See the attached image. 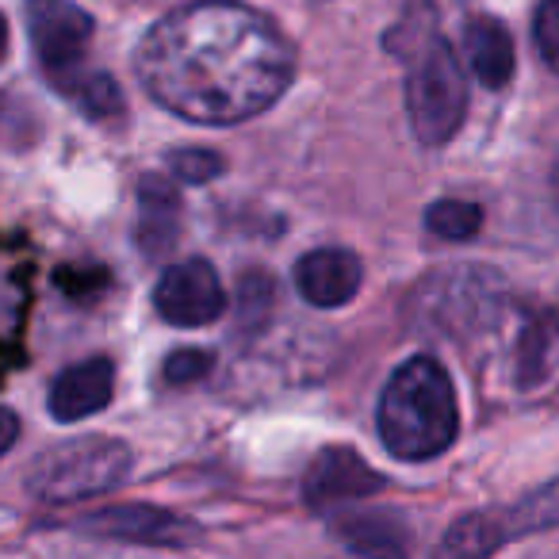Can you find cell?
<instances>
[{
    "mask_svg": "<svg viewBox=\"0 0 559 559\" xmlns=\"http://www.w3.org/2000/svg\"><path fill=\"white\" fill-rule=\"evenodd\" d=\"M139 81L188 123H246L296 78V47L280 24L241 0H192L142 35Z\"/></svg>",
    "mask_w": 559,
    "mask_h": 559,
    "instance_id": "obj_1",
    "label": "cell"
},
{
    "mask_svg": "<svg viewBox=\"0 0 559 559\" xmlns=\"http://www.w3.org/2000/svg\"><path fill=\"white\" fill-rule=\"evenodd\" d=\"M111 391H116V368H111L108 357H93L58 376L47 406L58 421H81L88 414L104 411L111 403Z\"/></svg>",
    "mask_w": 559,
    "mask_h": 559,
    "instance_id": "obj_12",
    "label": "cell"
},
{
    "mask_svg": "<svg viewBox=\"0 0 559 559\" xmlns=\"http://www.w3.org/2000/svg\"><path fill=\"white\" fill-rule=\"evenodd\" d=\"M406 116L421 146H444L464 127L467 81L456 50L437 32L414 39L411 73H406Z\"/></svg>",
    "mask_w": 559,
    "mask_h": 559,
    "instance_id": "obj_4",
    "label": "cell"
},
{
    "mask_svg": "<svg viewBox=\"0 0 559 559\" xmlns=\"http://www.w3.org/2000/svg\"><path fill=\"white\" fill-rule=\"evenodd\" d=\"M81 533L88 536H108V540L127 544H150V548H180V544L195 540V528L180 521L177 513L162 510V506L146 502H119L93 510L78 521Z\"/></svg>",
    "mask_w": 559,
    "mask_h": 559,
    "instance_id": "obj_8",
    "label": "cell"
},
{
    "mask_svg": "<svg viewBox=\"0 0 559 559\" xmlns=\"http://www.w3.org/2000/svg\"><path fill=\"white\" fill-rule=\"evenodd\" d=\"M383 490V475L368 467L365 456L353 449H326L314 456L311 472L304 479V498L311 506H337V502H357Z\"/></svg>",
    "mask_w": 559,
    "mask_h": 559,
    "instance_id": "obj_10",
    "label": "cell"
},
{
    "mask_svg": "<svg viewBox=\"0 0 559 559\" xmlns=\"http://www.w3.org/2000/svg\"><path fill=\"white\" fill-rule=\"evenodd\" d=\"M16 437H20V418L9 411V406H0V456L16 444Z\"/></svg>",
    "mask_w": 559,
    "mask_h": 559,
    "instance_id": "obj_23",
    "label": "cell"
},
{
    "mask_svg": "<svg viewBox=\"0 0 559 559\" xmlns=\"http://www.w3.org/2000/svg\"><path fill=\"white\" fill-rule=\"evenodd\" d=\"M139 249L146 257H162L180 238V192L165 177H142L139 185Z\"/></svg>",
    "mask_w": 559,
    "mask_h": 559,
    "instance_id": "obj_13",
    "label": "cell"
},
{
    "mask_svg": "<svg viewBox=\"0 0 559 559\" xmlns=\"http://www.w3.org/2000/svg\"><path fill=\"white\" fill-rule=\"evenodd\" d=\"M441 288L437 292L433 319L444 330H479L498 311V296H502V280L487 269H452L433 276Z\"/></svg>",
    "mask_w": 559,
    "mask_h": 559,
    "instance_id": "obj_9",
    "label": "cell"
},
{
    "mask_svg": "<svg viewBox=\"0 0 559 559\" xmlns=\"http://www.w3.org/2000/svg\"><path fill=\"white\" fill-rule=\"evenodd\" d=\"M533 39L540 58L559 73V0H540L533 20Z\"/></svg>",
    "mask_w": 559,
    "mask_h": 559,
    "instance_id": "obj_20",
    "label": "cell"
},
{
    "mask_svg": "<svg viewBox=\"0 0 559 559\" xmlns=\"http://www.w3.org/2000/svg\"><path fill=\"white\" fill-rule=\"evenodd\" d=\"M131 475V449L119 437H73L39 452L27 467V495L39 502H81L116 490Z\"/></svg>",
    "mask_w": 559,
    "mask_h": 559,
    "instance_id": "obj_3",
    "label": "cell"
},
{
    "mask_svg": "<svg viewBox=\"0 0 559 559\" xmlns=\"http://www.w3.org/2000/svg\"><path fill=\"white\" fill-rule=\"evenodd\" d=\"M24 20L35 55L55 85L85 66V50L96 32L85 9H78L73 0H24Z\"/></svg>",
    "mask_w": 559,
    "mask_h": 559,
    "instance_id": "obj_6",
    "label": "cell"
},
{
    "mask_svg": "<svg viewBox=\"0 0 559 559\" xmlns=\"http://www.w3.org/2000/svg\"><path fill=\"white\" fill-rule=\"evenodd\" d=\"M337 533L353 551H365V556H399V551H406V528L391 513L337 518Z\"/></svg>",
    "mask_w": 559,
    "mask_h": 559,
    "instance_id": "obj_15",
    "label": "cell"
},
{
    "mask_svg": "<svg viewBox=\"0 0 559 559\" xmlns=\"http://www.w3.org/2000/svg\"><path fill=\"white\" fill-rule=\"evenodd\" d=\"M365 280V264L349 249H311L304 261L296 264V288L311 307H345L360 292Z\"/></svg>",
    "mask_w": 559,
    "mask_h": 559,
    "instance_id": "obj_11",
    "label": "cell"
},
{
    "mask_svg": "<svg viewBox=\"0 0 559 559\" xmlns=\"http://www.w3.org/2000/svg\"><path fill=\"white\" fill-rule=\"evenodd\" d=\"M169 169L173 177H180L185 185H207V180L223 177V157L215 150H200V146H185L169 154Z\"/></svg>",
    "mask_w": 559,
    "mask_h": 559,
    "instance_id": "obj_19",
    "label": "cell"
},
{
    "mask_svg": "<svg viewBox=\"0 0 559 559\" xmlns=\"http://www.w3.org/2000/svg\"><path fill=\"white\" fill-rule=\"evenodd\" d=\"M238 311L246 314V319H264V314L272 311L269 276H261V272H249L246 284H241V292H238Z\"/></svg>",
    "mask_w": 559,
    "mask_h": 559,
    "instance_id": "obj_22",
    "label": "cell"
},
{
    "mask_svg": "<svg viewBox=\"0 0 559 559\" xmlns=\"http://www.w3.org/2000/svg\"><path fill=\"white\" fill-rule=\"evenodd\" d=\"M559 360V319L551 311L536 314L525 326L518 345V383L528 388V383L544 380V376L556 368Z\"/></svg>",
    "mask_w": 559,
    "mask_h": 559,
    "instance_id": "obj_16",
    "label": "cell"
},
{
    "mask_svg": "<svg viewBox=\"0 0 559 559\" xmlns=\"http://www.w3.org/2000/svg\"><path fill=\"white\" fill-rule=\"evenodd\" d=\"M58 88H62L88 119H96V123H108V119H116L119 111H123V88L104 70H85V66H81L78 73L58 81Z\"/></svg>",
    "mask_w": 559,
    "mask_h": 559,
    "instance_id": "obj_17",
    "label": "cell"
},
{
    "mask_svg": "<svg viewBox=\"0 0 559 559\" xmlns=\"http://www.w3.org/2000/svg\"><path fill=\"white\" fill-rule=\"evenodd\" d=\"M464 43H467V58H472V73L479 78L483 88H506L513 78V39L506 32L502 20L495 16H472L464 27Z\"/></svg>",
    "mask_w": 559,
    "mask_h": 559,
    "instance_id": "obj_14",
    "label": "cell"
},
{
    "mask_svg": "<svg viewBox=\"0 0 559 559\" xmlns=\"http://www.w3.org/2000/svg\"><path fill=\"white\" fill-rule=\"evenodd\" d=\"M426 226L444 241H467L479 234L483 211L479 203H467V200H437L426 211Z\"/></svg>",
    "mask_w": 559,
    "mask_h": 559,
    "instance_id": "obj_18",
    "label": "cell"
},
{
    "mask_svg": "<svg viewBox=\"0 0 559 559\" xmlns=\"http://www.w3.org/2000/svg\"><path fill=\"white\" fill-rule=\"evenodd\" d=\"M207 372H211V353H203V349H180L165 360V383H173V388L200 383Z\"/></svg>",
    "mask_w": 559,
    "mask_h": 559,
    "instance_id": "obj_21",
    "label": "cell"
},
{
    "mask_svg": "<svg viewBox=\"0 0 559 559\" xmlns=\"http://www.w3.org/2000/svg\"><path fill=\"white\" fill-rule=\"evenodd\" d=\"M154 307L169 326L195 330L226 311V292L218 284V272L203 257H192L162 272L154 288Z\"/></svg>",
    "mask_w": 559,
    "mask_h": 559,
    "instance_id": "obj_7",
    "label": "cell"
},
{
    "mask_svg": "<svg viewBox=\"0 0 559 559\" xmlns=\"http://www.w3.org/2000/svg\"><path fill=\"white\" fill-rule=\"evenodd\" d=\"M4 55H9V20L0 16V62H4Z\"/></svg>",
    "mask_w": 559,
    "mask_h": 559,
    "instance_id": "obj_24",
    "label": "cell"
},
{
    "mask_svg": "<svg viewBox=\"0 0 559 559\" xmlns=\"http://www.w3.org/2000/svg\"><path fill=\"white\" fill-rule=\"evenodd\" d=\"M559 525V479H551L548 487L533 490L528 498H521L513 510L506 513H467L449 528L441 551L449 556H487V551L502 548L506 540L525 533H544V528Z\"/></svg>",
    "mask_w": 559,
    "mask_h": 559,
    "instance_id": "obj_5",
    "label": "cell"
},
{
    "mask_svg": "<svg viewBox=\"0 0 559 559\" xmlns=\"http://www.w3.org/2000/svg\"><path fill=\"white\" fill-rule=\"evenodd\" d=\"M380 437L395 460L418 464L452 449L460 433L456 388L433 357H411L395 368L380 399Z\"/></svg>",
    "mask_w": 559,
    "mask_h": 559,
    "instance_id": "obj_2",
    "label": "cell"
}]
</instances>
